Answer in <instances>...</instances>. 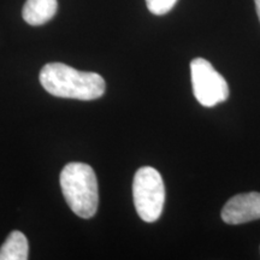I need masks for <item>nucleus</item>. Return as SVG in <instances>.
Returning a JSON list of instances; mask_svg holds the SVG:
<instances>
[{
  "mask_svg": "<svg viewBox=\"0 0 260 260\" xmlns=\"http://www.w3.org/2000/svg\"><path fill=\"white\" fill-rule=\"evenodd\" d=\"M45 90L58 98L95 100L105 93V81L99 74L79 71L63 63H48L40 71Z\"/></svg>",
  "mask_w": 260,
  "mask_h": 260,
  "instance_id": "f257e3e1",
  "label": "nucleus"
},
{
  "mask_svg": "<svg viewBox=\"0 0 260 260\" xmlns=\"http://www.w3.org/2000/svg\"><path fill=\"white\" fill-rule=\"evenodd\" d=\"M60 187L65 201L81 218H90L99 205L95 172L84 162H69L60 172Z\"/></svg>",
  "mask_w": 260,
  "mask_h": 260,
  "instance_id": "f03ea898",
  "label": "nucleus"
},
{
  "mask_svg": "<svg viewBox=\"0 0 260 260\" xmlns=\"http://www.w3.org/2000/svg\"><path fill=\"white\" fill-rule=\"evenodd\" d=\"M133 197L140 218L147 223L155 222L161 216L165 203L161 175L154 168H140L133 182Z\"/></svg>",
  "mask_w": 260,
  "mask_h": 260,
  "instance_id": "7ed1b4c3",
  "label": "nucleus"
},
{
  "mask_svg": "<svg viewBox=\"0 0 260 260\" xmlns=\"http://www.w3.org/2000/svg\"><path fill=\"white\" fill-rule=\"evenodd\" d=\"M190 76L193 93L197 100L205 107H213L229 98L226 81L204 58H195L190 63Z\"/></svg>",
  "mask_w": 260,
  "mask_h": 260,
  "instance_id": "20e7f679",
  "label": "nucleus"
},
{
  "mask_svg": "<svg viewBox=\"0 0 260 260\" xmlns=\"http://www.w3.org/2000/svg\"><path fill=\"white\" fill-rule=\"evenodd\" d=\"M260 218V193L251 191L233 197L224 205L222 219L230 225L252 222Z\"/></svg>",
  "mask_w": 260,
  "mask_h": 260,
  "instance_id": "39448f33",
  "label": "nucleus"
},
{
  "mask_svg": "<svg viewBox=\"0 0 260 260\" xmlns=\"http://www.w3.org/2000/svg\"><path fill=\"white\" fill-rule=\"evenodd\" d=\"M57 8V0H27L22 16L28 24L42 25L54 17Z\"/></svg>",
  "mask_w": 260,
  "mask_h": 260,
  "instance_id": "423d86ee",
  "label": "nucleus"
},
{
  "mask_svg": "<svg viewBox=\"0 0 260 260\" xmlns=\"http://www.w3.org/2000/svg\"><path fill=\"white\" fill-rule=\"evenodd\" d=\"M28 240L23 233L15 230L6 239L0 248V260H27Z\"/></svg>",
  "mask_w": 260,
  "mask_h": 260,
  "instance_id": "0eeeda50",
  "label": "nucleus"
},
{
  "mask_svg": "<svg viewBox=\"0 0 260 260\" xmlns=\"http://www.w3.org/2000/svg\"><path fill=\"white\" fill-rule=\"evenodd\" d=\"M177 0H146L149 11L153 15H165L172 10Z\"/></svg>",
  "mask_w": 260,
  "mask_h": 260,
  "instance_id": "6e6552de",
  "label": "nucleus"
},
{
  "mask_svg": "<svg viewBox=\"0 0 260 260\" xmlns=\"http://www.w3.org/2000/svg\"><path fill=\"white\" fill-rule=\"evenodd\" d=\"M255 8H256V14H258L259 21H260V0H254Z\"/></svg>",
  "mask_w": 260,
  "mask_h": 260,
  "instance_id": "1a4fd4ad",
  "label": "nucleus"
}]
</instances>
